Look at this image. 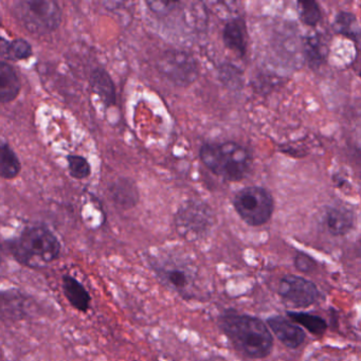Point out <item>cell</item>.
<instances>
[{"label":"cell","mask_w":361,"mask_h":361,"mask_svg":"<svg viewBox=\"0 0 361 361\" xmlns=\"http://www.w3.org/2000/svg\"><path fill=\"white\" fill-rule=\"evenodd\" d=\"M219 324L232 345L244 356L262 359L271 352L274 338L261 319L226 312L219 317Z\"/></svg>","instance_id":"obj_1"},{"label":"cell","mask_w":361,"mask_h":361,"mask_svg":"<svg viewBox=\"0 0 361 361\" xmlns=\"http://www.w3.org/2000/svg\"><path fill=\"white\" fill-rule=\"evenodd\" d=\"M7 248L16 261L29 268L46 267L62 253L58 236L43 225L25 228L18 238L8 240Z\"/></svg>","instance_id":"obj_2"},{"label":"cell","mask_w":361,"mask_h":361,"mask_svg":"<svg viewBox=\"0 0 361 361\" xmlns=\"http://www.w3.org/2000/svg\"><path fill=\"white\" fill-rule=\"evenodd\" d=\"M147 265L164 286L183 300H200V268L192 259L177 253H166L149 255Z\"/></svg>","instance_id":"obj_3"},{"label":"cell","mask_w":361,"mask_h":361,"mask_svg":"<svg viewBox=\"0 0 361 361\" xmlns=\"http://www.w3.org/2000/svg\"><path fill=\"white\" fill-rule=\"evenodd\" d=\"M202 164L216 176L229 181H240L250 172V153L235 142L206 143L200 147Z\"/></svg>","instance_id":"obj_4"},{"label":"cell","mask_w":361,"mask_h":361,"mask_svg":"<svg viewBox=\"0 0 361 361\" xmlns=\"http://www.w3.org/2000/svg\"><path fill=\"white\" fill-rule=\"evenodd\" d=\"M233 207L247 225L259 227L269 221L274 213V202L267 190L248 187L236 193Z\"/></svg>","instance_id":"obj_5"},{"label":"cell","mask_w":361,"mask_h":361,"mask_svg":"<svg viewBox=\"0 0 361 361\" xmlns=\"http://www.w3.org/2000/svg\"><path fill=\"white\" fill-rule=\"evenodd\" d=\"M16 10L20 22L33 33L54 32L62 20L60 6L52 0L20 1Z\"/></svg>","instance_id":"obj_6"},{"label":"cell","mask_w":361,"mask_h":361,"mask_svg":"<svg viewBox=\"0 0 361 361\" xmlns=\"http://www.w3.org/2000/svg\"><path fill=\"white\" fill-rule=\"evenodd\" d=\"M213 226L211 209L204 202H185L177 211L175 227L177 233L188 240H200L210 232Z\"/></svg>","instance_id":"obj_7"},{"label":"cell","mask_w":361,"mask_h":361,"mask_svg":"<svg viewBox=\"0 0 361 361\" xmlns=\"http://www.w3.org/2000/svg\"><path fill=\"white\" fill-rule=\"evenodd\" d=\"M159 71L173 83L187 86L198 77V66L195 59L187 52L169 50L159 61Z\"/></svg>","instance_id":"obj_8"},{"label":"cell","mask_w":361,"mask_h":361,"mask_svg":"<svg viewBox=\"0 0 361 361\" xmlns=\"http://www.w3.org/2000/svg\"><path fill=\"white\" fill-rule=\"evenodd\" d=\"M283 301L293 307H308L319 299V290L316 285L301 276H283L278 288Z\"/></svg>","instance_id":"obj_9"},{"label":"cell","mask_w":361,"mask_h":361,"mask_svg":"<svg viewBox=\"0 0 361 361\" xmlns=\"http://www.w3.org/2000/svg\"><path fill=\"white\" fill-rule=\"evenodd\" d=\"M32 301L25 293L16 289L3 291L1 293V317L3 320H20L26 319L31 312Z\"/></svg>","instance_id":"obj_10"},{"label":"cell","mask_w":361,"mask_h":361,"mask_svg":"<svg viewBox=\"0 0 361 361\" xmlns=\"http://www.w3.org/2000/svg\"><path fill=\"white\" fill-rule=\"evenodd\" d=\"M267 324L276 337L287 348H298L305 340L303 329L283 317H270L267 320Z\"/></svg>","instance_id":"obj_11"},{"label":"cell","mask_w":361,"mask_h":361,"mask_svg":"<svg viewBox=\"0 0 361 361\" xmlns=\"http://www.w3.org/2000/svg\"><path fill=\"white\" fill-rule=\"evenodd\" d=\"M63 293L68 303L80 312H87L92 304V295L85 285L75 276L67 274L62 279Z\"/></svg>","instance_id":"obj_12"},{"label":"cell","mask_w":361,"mask_h":361,"mask_svg":"<svg viewBox=\"0 0 361 361\" xmlns=\"http://www.w3.org/2000/svg\"><path fill=\"white\" fill-rule=\"evenodd\" d=\"M354 224V213L345 207H331L325 212L324 225L331 235H345L353 229Z\"/></svg>","instance_id":"obj_13"},{"label":"cell","mask_w":361,"mask_h":361,"mask_svg":"<svg viewBox=\"0 0 361 361\" xmlns=\"http://www.w3.org/2000/svg\"><path fill=\"white\" fill-rule=\"evenodd\" d=\"M90 82L94 94L100 97L105 106L111 107L116 104L117 94H116L115 83L111 75L104 68L97 67L92 69Z\"/></svg>","instance_id":"obj_14"},{"label":"cell","mask_w":361,"mask_h":361,"mask_svg":"<svg viewBox=\"0 0 361 361\" xmlns=\"http://www.w3.org/2000/svg\"><path fill=\"white\" fill-rule=\"evenodd\" d=\"M22 84L16 69L5 61L0 63V101L4 104L18 98Z\"/></svg>","instance_id":"obj_15"},{"label":"cell","mask_w":361,"mask_h":361,"mask_svg":"<svg viewBox=\"0 0 361 361\" xmlns=\"http://www.w3.org/2000/svg\"><path fill=\"white\" fill-rule=\"evenodd\" d=\"M223 39L226 47L240 56L246 54V28L240 18L230 20L223 31Z\"/></svg>","instance_id":"obj_16"},{"label":"cell","mask_w":361,"mask_h":361,"mask_svg":"<svg viewBox=\"0 0 361 361\" xmlns=\"http://www.w3.org/2000/svg\"><path fill=\"white\" fill-rule=\"evenodd\" d=\"M109 191H111V198H113L114 202L119 204L122 208H133L138 202V190H137L134 181L130 180V179H118L109 188Z\"/></svg>","instance_id":"obj_17"},{"label":"cell","mask_w":361,"mask_h":361,"mask_svg":"<svg viewBox=\"0 0 361 361\" xmlns=\"http://www.w3.org/2000/svg\"><path fill=\"white\" fill-rule=\"evenodd\" d=\"M22 170V164L9 143L3 141L0 145V176L4 179L16 178Z\"/></svg>","instance_id":"obj_18"},{"label":"cell","mask_w":361,"mask_h":361,"mask_svg":"<svg viewBox=\"0 0 361 361\" xmlns=\"http://www.w3.org/2000/svg\"><path fill=\"white\" fill-rule=\"evenodd\" d=\"M1 58L3 60L25 61L32 56V46L24 39H16L13 41L1 42Z\"/></svg>","instance_id":"obj_19"},{"label":"cell","mask_w":361,"mask_h":361,"mask_svg":"<svg viewBox=\"0 0 361 361\" xmlns=\"http://www.w3.org/2000/svg\"><path fill=\"white\" fill-rule=\"evenodd\" d=\"M287 314H288L289 318L293 319V321L305 327L312 335H323L324 331H326V322L321 317L302 312H288Z\"/></svg>","instance_id":"obj_20"},{"label":"cell","mask_w":361,"mask_h":361,"mask_svg":"<svg viewBox=\"0 0 361 361\" xmlns=\"http://www.w3.org/2000/svg\"><path fill=\"white\" fill-rule=\"evenodd\" d=\"M67 164H68L69 175L77 180L87 179L92 174V166L83 156L68 155Z\"/></svg>","instance_id":"obj_21"},{"label":"cell","mask_w":361,"mask_h":361,"mask_svg":"<svg viewBox=\"0 0 361 361\" xmlns=\"http://www.w3.org/2000/svg\"><path fill=\"white\" fill-rule=\"evenodd\" d=\"M336 27L338 31L350 39H357L361 35V30L359 28L355 16L346 12H341L336 20Z\"/></svg>","instance_id":"obj_22"},{"label":"cell","mask_w":361,"mask_h":361,"mask_svg":"<svg viewBox=\"0 0 361 361\" xmlns=\"http://www.w3.org/2000/svg\"><path fill=\"white\" fill-rule=\"evenodd\" d=\"M300 18L307 26H316L321 20V10L314 1H299Z\"/></svg>","instance_id":"obj_23"},{"label":"cell","mask_w":361,"mask_h":361,"mask_svg":"<svg viewBox=\"0 0 361 361\" xmlns=\"http://www.w3.org/2000/svg\"><path fill=\"white\" fill-rule=\"evenodd\" d=\"M325 48L319 37H310L306 43V56L312 64L319 65L325 56Z\"/></svg>","instance_id":"obj_24"},{"label":"cell","mask_w":361,"mask_h":361,"mask_svg":"<svg viewBox=\"0 0 361 361\" xmlns=\"http://www.w3.org/2000/svg\"><path fill=\"white\" fill-rule=\"evenodd\" d=\"M295 265L297 269L302 272H310L316 268L314 259L304 253H298L297 257H295Z\"/></svg>","instance_id":"obj_25"},{"label":"cell","mask_w":361,"mask_h":361,"mask_svg":"<svg viewBox=\"0 0 361 361\" xmlns=\"http://www.w3.org/2000/svg\"><path fill=\"white\" fill-rule=\"evenodd\" d=\"M360 78H361V71H360Z\"/></svg>","instance_id":"obj_26"},{"label":"cell","mask_w":361,"mask_h":361,"mask_svg":"<svg viewBox=\"0 0 361 361\" xmlns=\"http://www.w3.org/2000/svg\"><path fill=\"white\" fill-rule=\"evenodd\" d=\"M135 361H137V360H135Z\"/></svg>","instance_id":"obj_27"}]
</instances>
